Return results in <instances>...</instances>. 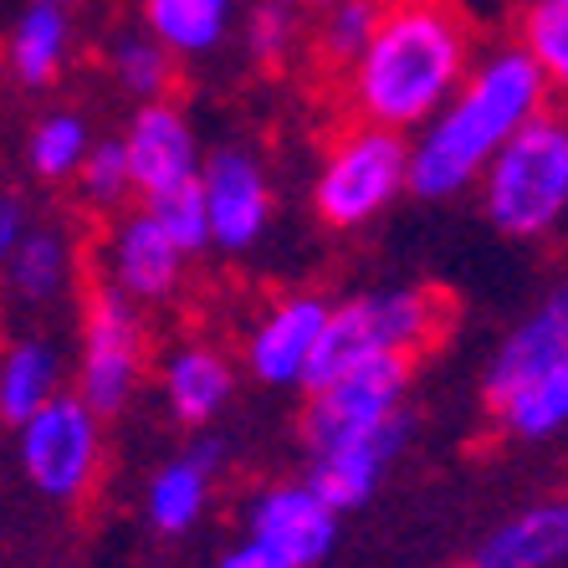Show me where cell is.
I'll return each instance as SVG.
<instances>
[{
  "instance_id": "6da1fadb",
  "label": "cell",
  "mask_w": 568,
  "mask_h": 568,
  "mask_svg": "<svg viewBox=\"0 0 568 568\" xmlns=\"http://www.w3.org/2000/svg\"><path fill=\"white\" fill-rule=\"evenodd\" d=\"M471 72V27L450 0H384L379 27L344 67L358 123L410 139Z\"/></svg>"
},
{
  "instance_id": "7a4b0ae2",
  "label": "cell",
  "mask_w": 568,
  "mask_h": 568,
  "mask_svg": "<svg viewBox=\"0 0 568 568\" xmlns=\"http://www.w3.org/2000/svg\"><path fill=\"white\" fill-rule=\"evenodd\" d=\"M542 108H548V82L538 62L517 41L487 52L471 62L462 88L415 129L405 190L415 200H456L481 180L487 159Z\"/></svg>"
},
{
  "instance_id": "3957f363",
  "label": "cell",
  "mask_w": 568,
  "mask_h": 568,
  "mask_svg": "<svg viewBox=\"0 0 568 568\" xmlns=\"http://www.w3.org/2000/svg\"><path fill=\"white\" fill-rule=\"evenodd\" d=\"M481 215L513 241H542L568 221V119L532 113L523 129L487 159L476 180Z\"/></svg>"
},
{
  "instance_id": "277c9868",
  "label": "cell",
  "mask_w": 568,
  "mask_h": 568,
  "mask_svg": "<svg viewBox=\"0 0 568 568\" xmlns=\"http://www.w3.org/2000/svg\"><path fill=\"white\" fill-rule=\"evenodd\" d=\"M405 170H410V139L358 123L344 139H333L317 164L313 215L328 231H364L405 195Z\"/></svg>"
},
{
  "instance_id": "5b68a950",
  "label": "cell",
  "mask_w": 568,
  "mask_h": 568,
  "mask_svg": "<svg viewBox=\"0 0 568 568\" xmlns=\"http://www.w3.org/2000/svg\"><path fill=\"white\" fill-rule=\"evenodd\" d=\"M103 415L82 395L62 389L37 415L16 425V462L37 497L57 507L88 503V491L103 476Z\"/></svg>"
},
{
  "instance_id": "8992f818",
  "label": "cell",
  "mask_w": 568,
  "mask_h": 568,
  "mask_svg": "<svg viewBox=\"0 0 568 568\" xmlns=\"http://www.w3.org/2000/svg\"><path fill=\"white\" fill-rule=\"evenodd\" d=\"M149 369V317L129 292L113 282L88 292L82 303V333H78V389L98 415H119L133 405Z\"/></svg>"
},
{
  "instance_id": "52a82bcc",
  "label": "cell",
  "mask_w": 568,
  "mask_h": 568,
  "mask_svg": "<svg viewBox=\"0 0 568 568\" xmlns=\"http://www.w3.org/2000/svg\"><path fill=\"white\" fill-rule=\"evenodd\" d=\"M405 395H410V358L384 354V358H364L354 369L333 374L307 399V415H303L307 450L338 446V440L358 436V430H374L379 420L405 410Z\"/></svg>"
},
{
  "instance_id": "ba28073f",
  "label": "cell",
  "mask_w": 568,
  "mask_h": 568,
  "mask_svg": "<svg viewBox=\"0 0 568 568\" xmlns=\"http://www.w3.org/2000/svg\"><path fill=\"white\" fill-rule=\"evenodd\" d=\"M200 195H205V215H211V246L215 252H252L272 231L277 200H272V180L266 164L252 149H215L200 159Z\"/></svg>"
},
{
  "instance_id": "9c48e42d",
  "label": "cell",
  "mask_w": 568,
  "mask_h": 568,
  "mask_svg": "<svg viewBox=\"0 0 568 568\" xmlns=\"http://www.w3.org/2000/svg\"><path fill=\"white\" fill-rule=\"evenodd\" d=\"M328 307L333 303L317 297V292H282L277 303L252 323V333H246V348H241L246 374L256 384H266V389L303 384L317 348V333L328 323Z\"/></svg>"
},
{
  "instance_id": "30bf717a",
  "label": "cell",
  "mask_w": 568,
  "mask_h": 568,
  "mask_svg": "<svg viewBox=\"0 0 568 568\" xmlns=\"http://www.w3.org/2000/svg\"><path fill=\"white\" fill-rule=\"evenodd\" d=\"M123 154L133 170V190L139 195H159L170 185H185L200 174V133L195 119L174 98H149L133 103L129 123H123Z\"/></svg>"
},
{
  "instance_id": "8fae6325",
  "label": "cell",
  "mask_w": 568,
  "mask_h": 568,
  "mask_svg": "<svg viewBox=\"0 0 568 568\" xmlns=\"http://www.w3.org/2000/svg\"><path fill=\"white\" fill-rule=\"evenodd\" d=\"M405 440H410V415L399 410L389 420H379L374 430H358V436L338 440V446L313 450V466H307V487L344 517L354 507H364L374 497L389 466L405 456Z\"/></svg>"
},
{
  "instance_id": "7c38bea8",
  "label": "cell",
  "mask_w": 568,
  "mask_h": 568,
  "mask_svg": "<svg viewBox=\"0 0 568 568\" xmlns=\"http://www.w3.org/2000/svg\"><path fill=\"white\" fill-rule=\"evenodd\" d=\"M246 538L266 542L287 568H317L338 542V513L307 481H277L246 513Z\"/></svg>"
},
{
  "instance_id": "4fadbf2b",
  "label": "cell",
  "mask_w": 568,
  "mask_h": 568,
  "mask_svg": "<svg viewBox=\"0 0 568 568\" xmlns=\"http://www.w3.org/2000/svg\"><path fill=\"white\" fill-rule=\"evenodd\" d=\"M103 262H108V282L113 287L129 292L139 307H154V303H170L174 292H180L190 256L164 236V225L149 211H129L108 231Z\"/></svg>"
},
{
  "instance_id": "5bb4252c",
  "label": "cell",
  "mask_w": 568,
  "mask_h": 568,
  "mask_svg": "<svg viewBox=\"0 0 568 568\" xmlns=\"http://www.w3.org/2000/svg\"><path fill=\"white\" fill-rule=\"evenodd\" d=\"M568 354V277L558 282L538 307H532L503 344L491 348L487 374H481V395L487 405H497L503 395H513L523 379H532L538 369H548L554 358Z\"/></svg>"
},
{
  "instance_id": "9a60e30c",
  "label": "cell",
  "mask_w": 568,
  "mask_h": 568,
  "mask_svg": "<svg viewBox=\"0 0 568 568\" xmlns=\"http://www.w3.org/2000/svg\"><path fill=\"white\" fill-rule=\"evenodd\" d=\"M159 395L180 425L205 430L236 395V364L211 344H180L159 369Z\"/></svg>"
},
{
  "instance_id": "2e32d148",
  "label": "cell",
  "mask_w": 568,
  "mask_h": 568,
  "mask_svg": "<svg viewBox=\"0 0 568 568\" xmlns=\"http://www.w3.org/2000/svg\"><path fill=\"white\" fill-rule=\"evenodd\" d=\"M221 456L225 446L215 436L195 440L185 456L164 462L154 476H149V491H144V513H149V528L164 532V538H180L190 532L205 517V503H211V481L221 471Z\"/></svg>"
},
{
  "instance_id": "e0dca14e",
  "label": "cell",
  "mask_w": 568,
  "mask_h": 568,
  "mask_svg": "<svg viewBox=\"0 0 568 568\" xmlns=\"http://www.w3.org/2000/svg\"><path fill=\"white\" fill-rule=\"evenodd\" d=\"M72 62V16H67V0H27L21 16L11 21V37H6V67L11 78L41 93L52 88L57 78Z\"/></svg>"
},
{
  "instance_id": "ac0fdd59",
  "label": "cell",
  "mask_w": 568,
  "mask_h": 568,
  "mask_svg": "<svg viewBox=\"0 0 568 568\" xmlns=\"http://www.w3.org/2000/svg\"><path fill=\"white\" fill-rule=\"evenodd\" d=\"M144 31L180 62L215 57L241 27V0H139Z\"/></svg>"
},
{
  "instance_id": "d6986e66",
  "label": "cell",
  "mask_w": 568,
  "mask_h": 568,
  "mask_svg": "<svg viewBox=\"0 0 568 568\" xmlns=\"http://www.w3.org/2000/svg\"><path fill=\"white\" fill-rule=\"evenodd\" d=\"M568 564V497H548L497 523L481 542L476 568H558Z\"/></svg>"
},
{
  "instance_id": "ffe728a7",
  "label": "cell",
  "mask_w": 568,
  "mask_h": 568,
  "mask_svg": "<svg viewBox=\"0 0 568 568\" xmlns=\"http://www.w3.org/2000/svg\"><path fill=\"white\" fill-rule=\"evenodd\" d=\"M72 262L78 256H72V236L62 225H31L21 246L0 262V287L16 307L41 313L72 287Z\"/></svg>"
},
{
  "instance_id": "44dd1931",
  "label": "cell",
  "mask_w": 568,
  "mask_h": 568,
  "mask_svg": "<svg viewBox=\"0 0 568 568\" xmlns=\"http://www.w3.org/2000/svg\"><path fill=\"white\" fill-rule=\"evenodd\" d=\"M62 379H67L62 348L47 344V338H16L0 354V420L16 430L52 395H62Z\"/></svg>"
},
{
  "instance_id": "7402d4cb",
  "label": "cell",
  "mask_w": 568,
  "mask_h": 568,
  "mask_svg": "<svg viewBox=\"0 0 568 568\" xmlns=\"http://www.w3.org/2000/svg\"><path fill=\"white\" fill-rule=\"evenodd\" d=\"M497 420L513 440H554L568 430V354L554 358L548 369H538L532 379H523L513 395H503Z\"/></svg>"
},
{
  "instance_id": "603a6c76",
  "label": "cell",
  "mask_w": 568,
  "mask_h": 568,
  "mask_svg": "<svg viewBox=\"0 0 568 568\" xmlns=\"http://www.w3.org/2000/svg\"><path fill=\"white\" fill-rule=\"evenodd\" d=\"M88 149H93V123L82 119L78 108H47V113L31 123L27 170L37 174L41 185H62V180L78 174Z\"/></svg>"
},
{
  "instance_id": "cb8c5ba5",
  "label": "cell",
  "mask_w": 568,
  "mask_h": 568,
  "mask_svg": "<svg viewBox=\"0 0 568 568\" xmlns=\"http://www.w3.org/2000/svg\"><path fill=\"white\" fill-rule=\"evenodd\" d=\"M108 78L119 88L129 103H149V98H170L174 88V57L149 37L144 27L139 31H119L108 41Z\"/></svg>"
},
{
  "instance_id": "d4e9b609",
  "label": "cell",
  "mask_w": 568,
  "mask_h": 568,
  "mask_svg": "<svg viewBox=\"0 0 568 568\" xmlns=\"http://www.w3.org/2000/svg\"><path fill=\"white\" fill-rule=\"evenodd\" d=\"M517 47L538 62L548 93L568 98V0H532L517 21Z\"/></svg>"
},
{
  "instance_id": "484cf974",
  "label": "cell",
  "mask_w": 568,
  "mask_h": 568,
  "mask_svg": "<svg viewBox=\"0 0 568 568\" xmlns=\"http://www.w3.org/2000/svg\"><path fill=\"white\" fill-rule=\"evenodd\" d=\"M144 211L164 225V236H170L185 256L211 252V215H205L200 180H185V185H170V190H159V195H144Z\"/></svg>"
},
{
  "instance_id": "4316f807",
  "label": "cell",
  "mask_w": 568,
  "mask_h": 568,
  "mask_svg": "<svg viewBox=\"0 0 568 568\" xmlns=\"http://www.w3.org/2000/svg\"><path fill=\"white\" fill-rule=\"evenodd\" d=\"M379 11H384V0H328L323 21H317V57L328 67H348L364 52V41L374 37Z\"/></svg>"
},
{
  "instance_id": "83f0119b",
  "label": "cell",
  "mask_w": 568,
  "mask_h": 568,
  "mask_svg": "<svg viewBox=\"0 0 568 568\" xmlns=\"http://www.w3.org/2000/svg\"><path fill=\"white\" fill-rule=\"evenodd\" d=\"M72 180H78L82 200L98 205V211L123 205L133 195V170H129V154H123V139H93V149H88V159L78 164Z\"/></svg>"
},
{
  "instance_id": "f1b7e54d",
  "label": "cell",
  "mask_w": 568,
  "mask_h": 568,
  "mask_svg": "<svg viewBox=\"0 0 568 568\" xmlns=\"http://www.w3.org/2000/svg\"><path fill=\"white\" fill-rule=\"evenodd\" d=\"M246 52L252 62L262 67H277L282 57L292 52V41L303 31V11H297V0H252V11H246Z\"/></svg>"
},
{
  "instance_id": "f546056e",
  "label": "cell",
  "mask_w": 568,
  "mask_h": 568,
  "mask_svg": "<svg viewBox=\"0 0 568 568\" xmlns=\"http://www.w3.org/2000/svg\"><path fill=\"white\" fill-rule=\"evenodd\" d=\"M31 231V211L27 200L16 195V190H0V262L21 246V236Z\"/></svg>"
},
{
  "instance_id": "4dcf8cb0",
  "label": "cell",
  "mask_w": 568,
  "mask_h": 568,
  "mask_svg": "<svg viewBox=\"0 0 568 568\" xmlns=\"http://www.w3.org/2000/svg\"><path fill=\"white\" fill-rule=\"evenodd\" d=\"M221 568H287V564H282V558L272 554L266 542L246 538V542H236V548H231V554L221 558Z\"/></svg>"
},
{
  "instance_id": "1f68e13d",
  "label": "cell",
  "mask_w": 568,
  "mask_h": 568,
  "mask_svg": "<svg viewBox=\"0 0 568 568\" xmlns=\"http://www.w3.org/2000/svg\"><path fill=\"white\" fill-rule=\"evenodd\" d=\"M317 6H328V0H317Z\"/></svg>"
},
{
  "instance_id": "d6a6232c",
  "label": "cell",
  "mask_w": 568,
  "mask_h": 568,
  "mask_svg": "<svg viewBox=\"0 0 568 568\" xmlns=\"http://www.w3.org/2000/svg\"><path fill=\"white\" fill-rule=\"evenodd\" d=\"M67 6H72V0H67Z\"/></svg>"
},
{
  "instance_id": "836d02e7",
  "label": "cell",
  "mask_w": 568,
  "mask_h": 568,
  "mask_svg": "<svg viewBox=\"0 0 568 568\" xmlns=\"http://www.w3.org/2000/svg\"><path fill=\"white\" fill-rule=\"evenodd\" d=\"M471 568H476V564H471Z\"/></svg>"
}]
</instances>
